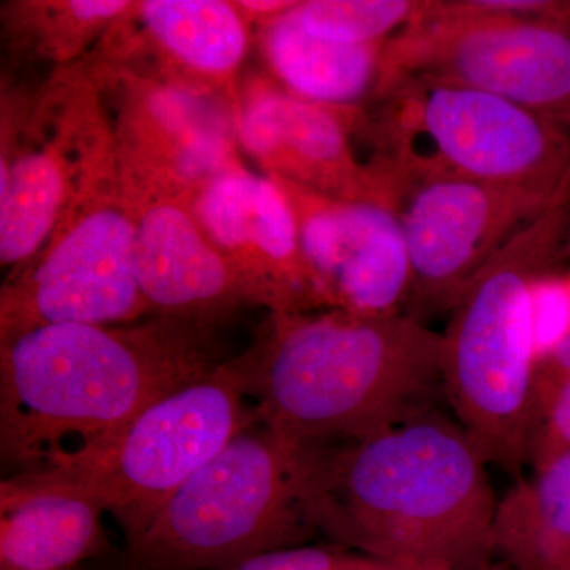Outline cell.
<instances>
[{"label": "cell", "instance_id": "14", "mask_svg": "<svg viewBox=\"0 0 570 570\" xmlns=\"http://www.w3.org/2000/svg\"><path fill=\"white\" fill-rule=\"evenodd\" d=\"M134 223V269L149 311L189 322L228 307L261 305L243 276L217 249L194 204L118 154Z\"/></svg>", "mask_w": 570, "mask_h": 570}, {"label": "cell", "instance_id": "28", "mask_svg": "<svg viewBox=\"0 0 570 570\" xmlns=\"http://www.w3.org/2000/svg\"><path fill=\"white\" fill-rule=\"evenodd\" d=\"M564 258H570V235L566 239L564 246L561 247L560 261H564Z\"/></svg>", "mask_w": 570, "mask_h": 570}, {"label": "cell", "instance_id": "4", "mask_svg": "<svg viewBox=\"0 0 570 570\" xmlns=\"http://www.w3.org/2000/svg\"><path fill=\"white\" fill-rule=\"evenodd\" d=\"M570 205L521 228L466 285L442 333L445 403L487 463L523 478L535 351L532 288L553 273Z\"/></svg>", "mask_w": 570, "mask_h": 570}, {"label": "cell", "instance_id": "15", "mask_svg": "<svg viewBox=\"0 0 570 570\" xmlns=\"http://www.w3.org/2000/svg\"><path fill=\"white\" fill-rule=\"evenodd\" d=\"M194 209L214 245L272 314L326 309L291 206L268 175L238 167L217 176L195 197Z\"/></svg>", "mask_w": 570, "mask_h": 570}, {"label": "cell", "instance_id": "3", "mask_svg": "<svg viewBox=\"0 0 570 570\" xmlns=\"http://www.w3.org/2000/svg\"><path fill=\"white\" fill-rule=\"evenodd\" d=\"M442 351V333L404 314H272L250 348L255 412L298 448L373 436L441 411Z\"/></svg>", "mask_w": 570, "mask_h": 570}, {"label": "cell", "instance_id": "11", "mask_svg": "<svg viewBox=\"0 0 570 570\" xmlns=\"http://www.w3.org/2000/svg\"><path fill=\"white\" fill-rule=\"evenodd\" d=\"M50 96L52 107L50 99L39 107V134L0 160V262L13 273L43 249L116 156V137L91 82L63 81Z\"/></svg>", "mask_w": 570, "mask_h": 570}, {"label": "cell", "instance_id": "27", "mask_svg": "<svg viewBox=\"0 0 570 570\" xmlns=\"http://www.w3.org/2000/svg\"><path fill=\"white\" fill-rule=\"evenodd\" d=\"M479 570H517V569H513L512 566L508 564V562L501 561V562H491V564L487 566V568L479 569Z\"/></svg>", "mask_w": 570, "mask_h": 570}, {"label": "cell", "instance_id": "17", "mask_svg": "<svg viewBox=\"0 0 570 570\" xmlns=\"http://www.w3.org/2000/svg\"><path fill=\"white\" fill-rule=\"evenodd\" d=\"M104 502L62 474L0 483V570H73L110 549Z\"/></svg>", "mask_w": 570, "mask_h": 570}, {"label": "cell", "instance_id": "7", "mask_svg": "<svg viewBox=\"0 0 570 570\" xmlns=\"http://www.w3.org/2000/svg\"><path fill=\"white\" fill-rule=\"evenodd\" d=\"M409 77L493 94L570 129V21L425 2L389 41L382 94Z\"/></svg>", "mask_w": 570, "mask_h": 570}, {"label": "cell", "instance_id": "18", "mask_svg": "<svg viewBox=\"0 0 570 570\" xmlns=\"http://www.w3.org/2000/svg\"><path fill=\"white\" fill-rule=\"evenodd\" d=\"M142 37L168 69L170 85L212 96L227 94L235 110L236 71L247 51V21L234 2L146 0L134 3Z\"/></svg>", "mask_w": 570, "mask_h": 570}, {"label": "cell", "instance_id": "23", "mask_svg": "<svg viewBox=\"0 0 570 570\" xmlns=\"http://www.w3.org/2000/svg\"><path fill=\"white\" fill-rule=\"evenodd\" d=\"M132 6L119 0H71L21 3V11L26 28L39 40V50L55 59H69L97 32L121 20Z\"/></svg>", "mask_w": 570, "mask_h": 570}, {"label": "cell", "instance_id": "16", "mask_svg": "<svg viewBox=\"0 0 570 570\" xmlns=\"http://www.w3.org/2000/svg\"><path fill=\"white\" fill-rule=\"evenodd\" d=\"M115 134L119 157L193 202L217 176L243 167L223 108L206 94L127 75Z\"/></svg>", "mask_w": 570, "mask_h": 570}, {"label": "cell", "instance_id": "26", "mask_svg": "<svg viewBox=\"0 0 570 570\" xmlns=\"http://www.w3.org/2000/svg\"><path fill=\"white\" fill-rule=\"evenodd\" d=\"M239 13L245 17V20L265 22L275 20L279 14L294 9L298 2H284V0H261V2H253V0H243V2H234Z\"/></svg>", "mask_w": 570, "mask_h": 570}, {"label": "cell", "instance_id": "5", "mask_svg": "<svg viewBox=\"0 0 570 570\" xmlns=\"http://www.w3.org/2000/svg\"><path fill=\"white\" fill-rule=\"evenodd\" d=\"M314 534L303 449L257 420L164 502L126 558L132 570H220Z\"/></svg>", "mask_w": 570, "mask_h": 570}, {"label": "cell", "instance_id": "13", "mask_svg": "<svg viewBox=\"0 0 570 570\" xmlns=\"http://www.w3.org/2000/svg\"><path fill=\"white\" fill-rule=\"evenodd\" d=\"M283 190L326 309L404 314L411 268L400 217L371 202L326 197L269 176Z\"/></svg>", "mask_w": 570, "mask_h": 570}, {"label": "cell", "instance_id": "12", "mask_svg": "<svg viewBox=\"0 0 570 570\" xmlns=\"http://www.w3.org/2000/svg\"><path fill=\"white\" fill-rule=\"evenodd\" d=\"M367 116L311 102L272 82H254L236 111V137L266 175L314 193L371 202L396 213L401 178L363 159L354 138Z\"/></svg>", "mask_w": 570, "mask_h": 570}, {"label": "cell", "instance_id": "19", "mask_svg": "<svg viewBox=\"0 0 570 570\" xmlns=\"http://www.w3.org/2000/svg\"><path fill=\"white\" fill-rule=\"evenodd\" d=\"M299 3V2H298ZM264 24V51L284 89L330 107L356 108L381 96L387 43L343 45L311 36L296 7Z\"/></svg>", "mask_w": 570, "mask_h": 570}, {"label": "cell", "instance_id": "20", "mask_svg": "<svg viewBox=\"0 0 570 570\" xmlns=\"http://www.w3.org/2000/svg\"><path fill=\"white\" fill-rule=\"evenodd\" d=\"M494 547L517 570H570V450L498 502Z\"/></svg>", "mask_w": 570, "mask_h": 570}, {"label": "cell", "instance_id": "10", "mask_svg": "<svg viewBox=\"0 0 570 570\" xmlns=\"http://www.w3.org/2000/svg\"><path fill=\"white\" fill-rule=\"evenodd\" d=\"M554 208L560 206L534 195L471 179L404 181L396 205L411 268L404 316L425 324L450 314L480 268L521 228Z\"/></svg>", "mask_w": 570, "mask_h": 570}, {"label": "cell", "instance_id": "9", "mask_svg": "<svg viewBox=\"0 0 570 570\" xmlns=\"http://www.w3.org/2000/svg\"><path fill=\"white\" fill-rule=\"evenodd\" d=\"M132 249V214L116 153L43 249L3 284L2 343L39 326L137 322L149 306L135 276Z\"/></svg>", "mask_w": 570, "mask_h": 570}, {"label": "cell", "instance_id": "21", "mask_svg": "<svg viewBox=\"0 0 570 570\" xmlns=\"http://www.w3.org/2000/svg\"><path fill=\"white\" fill-rule=\"evenodd\" d=\"M425 2L412 0H311L296 7L311 36L343 45L387 43L422 14Z\"/></svg>", "mask_w": 570, "mask_h": 570}, {"label": "cell", "instance_id": "8", "mask_svg": "<svg viewBox=\"0 0 570 570\" xmlns=\"http://www.w3.org/2000/svg\"><path fill=\"white\" fill-rule=\"evenodd\" d=\"M250 389L249 351L157 400L91 466L67 478L99 498L132 542L190 475L257 422Z\"/></svg>", "mask_w": 570, "mask_h": 570}, {"label": "cell", "instance_id": "25", "mask_svg": "<svg viewBox=\"0 0 570 570\" xmlns=\"http://www.w3.org/2000/svg\"><path fill=\"white\" fill-rule=\"evenodd\" d=\"M532 317L539 356L570 333V277H540L532 288Z\"/></svg>", "mask_w": 570, "mask_h": 570}, {"label": "cell", "instance_id": "6", "mask_svg": "<svg viewBox=\"0 0 570 570\" xmlns=\"http://www.w3.org/2000/svg\"><path fill=\"white\" fill-rule=\"evenodd\" d=\"M374 116L403 183L448 176L570 205V129L493 94L409 77Z\"/></svg>", "mask_w": 570, "mask_h": 570}, {"label": "cell", "instance_id": "24", "mask_svg": "<svg viewBox=\"0 0 570 570\" xmlns=\"http://www.w3.org/2000/svg\"><path fill=\"white\" fill-rule=\"evenodd\" d=\"M220 570H406L336 543L265 551Z\"/></svg>", "mask_w": 570, "mask_h": 570}, {"label": "cell", "instance_id": "22", "mask_svg": "<svg viewBox=\"0 0 570 570\" xmlns=\"http://www.w3.org/2000/svg\"><path fill=\"white\" fill-rule=\"evenodd\" d=\"M570 450V333L535 360L528 466L538 471Z\"/></svg>", "mask_w": 570, "mask_h": 570}, {"label": "cell", "instance_id": "2", "mask_svg": "<svg viewBox=\"0 0 570 570\" xmlns=\"http://www.w3.org/2000/svg\"><path fill=\"white\" fill-rule=\"evenodd\" d=\"M184 324L47 325L3 341L7 474L85 471L146 407L213 370L197 333Z\"/></svg>", "mask_w": 570, "mask_h": 570}, {"label": "cell", "instance_id": "1", "mask_svg": "<svg viewBox=\"0 0 570 570\" xmlns=\"http://www.w3.org/2000/svg\"><path fill=\"white\" fill-rule=\"evenodd\" d=\"M302 449L307 513L330 542L406 570L493 562L498 501L489 463L444 412Z\"/></svg>", "mask_w": 570, "mask_h": 570}]
</instances>
